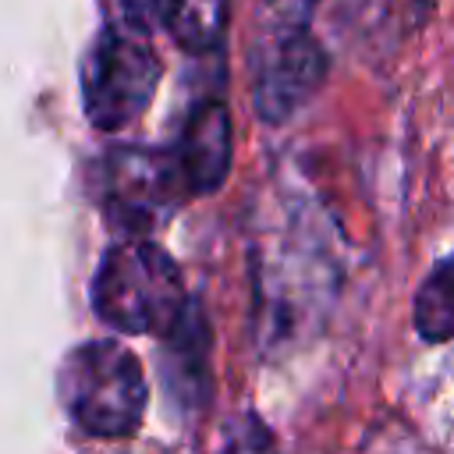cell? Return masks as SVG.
I'll use <instances>...</instances> for the list:
<instances>
[{
	"label": "cell",
	"mask_w": 454,
	"mask_h": 454,
	"mask_svg": "<svg viewBox=\"0 0 454 454\" xmlns=\"http://www.w3.org/2000/svg\"><path fill=\"white\" fill-rule=\"evenodd\" d=\"M316 0H262L252 21V106L266 124L291 121L326 78V50L312 35Z\"/></svg>",
	"instance_id": "6da1fadb"
},
{
	"label": "cell",
	"mask_w": 454,
	"mask_h": 454,
	"mask_svg": "<svg viewBox=\"0 0 454 454\" xmlns=\"http://www.w3.org/2000/svg\"><path fill=\"white\" fill-rule=\"evenodd\" d=\"M188 305L181 266L149 238L117 241L92 280V309L117 333H167Z\"/></svg>",
	"instance_id": "7a4b0ae2"
},
{
	"label": "cell",
	"mask_w": 454,
	"mask_h": 454,
	"mask_svg": "<svg viewBox=\"0 0 454 454\" xmlns=\"http://www.w3.org/2000/svg\"><path fill=\"white\" fill-rule=\"evenodd\" d=\"M415 333L429 344L454 340V252L443 255L419 284L411 301Z\"/></svg>",
	"instance_id": "52a82bcc"
},
{
	"label": "cell",
	"mask_w": 454,
	"mask_h": 454,
	"mask_svg": "<svg viewBox=\"0 0 454 454\" xmlns=\"http://www.w3.org/2000/svg\"><path fill=\"white\" fill-rule=\"evenodd\" d=\"M223 4L227 0H184L174 18V35L188 50H206L220 39L223 28Z\"/></svg>",
	"instance_id": "ba28073f"
},
{
	"label": "cell",
	"mask_w": 454,
	"mask_h": 454,
	"mask_svg": "<svg viewBox=\"0 0 454 454\" xmlns=\"http://www.w3.org/2000/svg\"><path fill=\"white\" fill-rule=\"evenodd\" d=\"M184 0H121L131 28L138 32H156V28H170L177 11Z\"/></svg>",
	"instance_id": "9c48e42d"
},
{
	"label": "cell",
	"mask_w": 454,
	"mask_h": 454,
	"mask_svg": "<svg viewBox=\"0 0 454 454\" xmlns=\"http://www.w3.org/2000/svg\"><path fill=\"white\" fill-rule=\"evenodd\" d=\"M170 156L184 195L216 192L231 170V110L220 99L195 103Z\"/></svg>",
	"instance_id": "8992f818"
},
{
	"label": "cell",
	"mask_w": 454,
	"mask_h": 454,
	"mask_svg": "<svg viewBox=\"0 0 454 454\" xmlns=\"http://www.w3.org/2000/svg\"><path fill=\"white\" fill-rule=\"evenodd\" d=\"M160 57L138 28H106L82 67L85 117L99 131L128 128L156 96Z\"/></svg>",
	"instance_id": "277c9868"
},
{
	"label": "cell",
	"mask_w": 454,
	"mask_h": 454,
	"mask_svg": "<svg viewBox=\"0 0 454 454\" xmlns=\"http://www.w3.org/2000/svg\"><path fill=\"white\" fill-rule=\"evenodd\" d=\"M71 419L92 436H128L145 415V372L121 340H89L74 348L60 372Z\"/></svg>",
	"instance_id": "3957f363"
},
{
	"label": "cell",
	"mask_w": 454,
	"mask_h": 454,
	"mask_svg": "<svg viewBox=\"0 0 454 454\" xmlns=\"http://www.w3.org/2000/svg\"><path fill=\"white\" fill-rule=\"evenodd\" d=\"M184 199L170 153L114 149L99 163V206L114 227L128 231V238L156 231Z\"/></svg>",
	"instance_id": "5b68a950"
}]
</instances>
